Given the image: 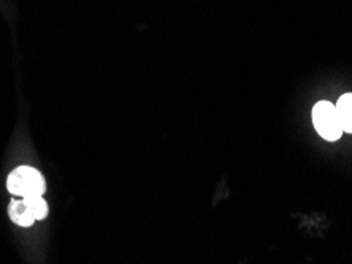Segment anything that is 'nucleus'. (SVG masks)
Instances as JSON below:
<instances>
[{
    "mask_svg": "<svg viewBox=\"0 0 352 264\" xmlns=\"http://www.w3.org/2000/svg\"><path fill=\"white\" fill-rule=\"evenodd\" d=\"M7 189L13 196L29 198V196L43 195L46 184L40 171L30 167H19L10 173L7 179Z\"/></svg>",
    "mask_w": 352,
    "mask_h": 264,
    "instance_id": "obj_1",
    "label": "nucleus"
},
{
    "mask_svg": "<svg viewBox=\"0 0 352 264\" xmlns=\"http://www.w3.org/2000/svg\"><path fill=\"white\" fill-rule=\"evenodd\" d=\"M313 122L318 133L327 141H336L343 134L338 111L330 101H319L313 108Z\"/></svg>",
    "mask_w": 352,
    "mask_h": 264,
    "instance_id": "obj_2",
    "label": "nucleus"
},
{
    "mask_svg": "<svg viewBox=\"0 0 352 264\" xmlns=\"http://www.w3.org/2000/svg\"><path fill=\"white\" fill-rule=\"evenodd\" d=\"M8 214H10V219L19 226H30L34 225V221H37L25 198L12 201V204H10L8 208Z\"/></svg>",
    "mask_w": 352,
    "mask_h": 264,
    "instance_id": "obj_3",
    "label": "nucleus"
},
{
    "mask_svg": "<svg viewBox=\"0 0 352 264\" xmlns=\"http://www.w3.org/2000/svg\"><path fill=\"white\" fill-rule=\"evenodd\" d=\"M336 111L344 133H352V94H344L336 103Z\"/></svg>",
    "mask_w": 352,
    "mask_h": 264,
    "instance_id": "obj_4",
    "label": "nucleus"
},
{
    "mask_svg": "<svg viewBox=\"0 0 352 264\" xmlns=\"http://www.w3.org/2000/svg\"><path fill=\"white\" fill-rule=\"evenodd\" d=\"M25 201L29 203L30 209H32L37 220L45 219V217L48 215V204H46V201L41 198V196H29V198H25Z\"/></svg>",
    "mask_w": 352,
    "mask_h": 264,
    "instance_id": "obj_5",
    "label": "nucleus"
}]
</instances>
